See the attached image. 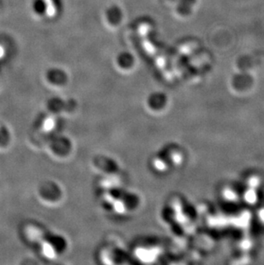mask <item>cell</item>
<instances>
[{"label": "cell", "mask_w": 264, "mask_h": 265, "mask_svg": "<svg viewBox=\"0 0 264 265\" xmlns=\"http://www.w3.org/2000/svg\"><path fill=\"white\" fill-rule=\"evenodd\" d=\"M46 4V10L49 16H53L54 14V7H53V3L52 0H44Z\"/></svg>", "instance_id": "obj_1"}, {"label": "cell", "mask_w": 264, "mask_h": 265, "mask_svg": "<svg viewBox=\"0 0 264 265\" xmlns=\"http://www.w3.org/2000/svg\"><path fill=\"white\" fill-rule=\"evenodd\" d=\"M44 127H45V129H47V130L52 129V127H53V122H52V120H46L45 124H44Z\"/></svg>", "instance_id": "obj_2"}, {"label": "cell", "mask_w": 264, "mask_h": 265, "mask_svg": "<svg viewBox=\"0 0 264 265\" xmlns=\"http://www.w3.org/2000/svg\"><path fill=\"white\" fill-rule=\"evenodd\" d=\"M6 48H4L3 46L0 45V59H2L6 56Z\"/></svg>", "instance_id": "obj_3"}]
</instances>
